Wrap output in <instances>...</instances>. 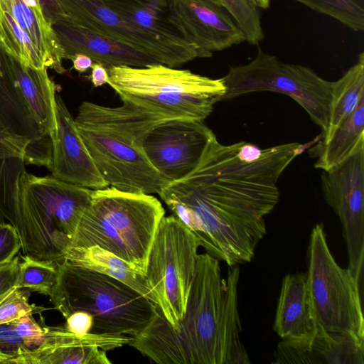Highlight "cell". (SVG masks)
I'll return each instance as SVG.
<instances>
[{
    "label": "cell",
    "mask_w": 364,
    "mask_h": 364,
    "mask_svg": "<svg viewBox=\"0 0 364 364\" xmlns=\"http://www.w3.org/2000/svg\"><path fill=\"white\" fill-rule=\"evenodd\" d=\"M174 16L184 39L204 55L245 41L230 16L209 0H171Z\"/></svg>",
    "instance_id": "obj_15"
},
{
    "label": "cell",
    "mask_w": 364,
    "mask_h": 364,
    "mask_svg": "<svg viewBox=\"0 0 364 364\" xmlns=\"http://www.w3.org/2000/svg\"><path fill=\"white\" fill-rule=\"evenodd\" d=\"M364 97V53L338 80L332 82L330 115L326 132L321 142L326 141L337 129L357 108Z\"/></svg>",
    "instance_id": "obj_25"
},
{
    "label": "cell",
    "mask_w": 364,
    "mask_h": 364,
    "mask_svg": "<svg viewBox=\"0 0 364 364\" xmlns=\"http://www.w3.org/2000/svg\"><path fill=\"white\" fill-rule=\"evenodd\" d=\"M326 14L355 31L364 30V0H294Z\"/></svg>",
    "instance_id": "obj_27"
},
{
    "label": "cell",
    "mask_w": 364,
    "mask_h": 364,
    "mask_svg": "<svg viewBox=\"0 0 364 364\" xmlns=\"http://www.w3.org/2000/svg\"><path fill=\"white\" fill-rule=\"evenodd\" d=\"M326 202L338 217L347 247L348 268L363 287L364 265V146L339 165L323 171Z\"/></svg>",
    "instance_id": "obj_12"
},
{
    "label": "cell",
    "mask_w": 364,
    "mask_h": 364,
    "mask_svg": "<svg viewBox=\"0 0 364 364\" xmlns=\"http://www.w3.org/2000/svg\"><path fill=\"white\" fill-rule=\"evenodd\" d=\"M164 215L161 203L151 194L112 187L93 190L70 247L98 246L145 274L149 251Z\"/></svg>",
    "instance_id": "obj_4"
},
{
    "label": "cell",
    "mask_w": 364,
    "mask_h": 364,
    "mask_svg": "<svg viewBox=\"0 0 364 364\" xmlns=\"http://www.w3.org/2000/svg\"><path fill=\"white\" fill-rule=\"evenodd\" d=\"M0 48L7 54L19 60L16 45L7 25L2 0H0Z\"/></svg>",
    "instance_id": "obj_35"
},
{
    "label": "cell",
    "mask_w": 364,
    "mask_h": 364,
    "mask_svg": "<svg viewBox=\"0 0 364 364\" xmlns=\"http://www.w3.org/2000/svg\"><path fill=\"white\" fill-rule=\"evenodd\" d=\"M259 8L266 9L269 7L272 0H253Z\"/></svg>",
    "instance_id": "obj_39"
},
{
    "label": "cell",
    "mask_w": 364,
    "mask_h": 364,
    "mask_svg": "<svg viewBox=\"0 0 364 364\" xmlns=\"http://www.w3.org/2000/svg\"><path fill=\"white\" fill-rule=\"evenodd\" d=\"M57 1L69 22L127 45L159 63L177 68L196 58H204L188 41L161 38L139 30L103 0Z\"/></svg>",
    "instance_id": "obj_11"
},
{
    "label": "cell",
    "mask_w": 364,
    "mask_h": 364,
    "mask_svg": "<svg viewBox=\"0 0 364 364\" xmlns=\"http://www.w3.org/2000/svg\"><path fill=\"white\" fill-rule=\"evenodd\" d=\"M64 259L119 280L156 305L145 274L108 250L98 246L69 247Z\"/></svg>",
    "instance_id": "obj_23"
},
{
    "label": "cell",
    "mask_w": 364,
    "mask_h": 364,
    "mask_svg": "<svg viewBox=\"0 0 364 364\" xmlns=\"http://www.w3.org/2000/svg\"><path fill=\"white\" fill-rule=\"evenodd\" d=\"M18 264L16 256L9 262L0 264V296L16 287Z\"/></svg>",
    "instance_id": "obj_33"
},
{
    "label": "cell",
    "mask_w": 364,
    "mask_h": 364,
    "mask_svg": "<svg viewBox=\"0 0 364 364\" xmlns=\"http://www.w3.org/2000/svg\"><path fill=\"white\" fill-rule=\"evenodd\" d=\"M214 136L202 120L166 119L149 131L143 149L151 166L171 183L185 178L197 167Z\"/></svg>",
    "instance_id": "obj_13"
},
{
    "label": "cell",
    "mask_w": 364,
    "mask_h": 364,
    "mask_svg": "<svg viewBox=\"0 0 364 364\" xmlns=\"http://www.w3.org/2000/svg\"><path fill=\"white\" fill-rule=\"evenodd\" d=\"M31 349L17 334L11 322L0 324V353L11 358L9 362Z\"/></svg>",
    "instance_id": "obj_31"
},
{
    "label": "cell",
    "mask_w": 364,
    "mask_h": 364,
    "mask_svg": "<svg viewBox=\"0 0 364 364\" xmlns=\"http://www.w3.org/2000/svg\"><path fill=\"white\" fill-rule=\"evenodd\" d=\"M70 60L73 62V68L80 73H85L91 68L94 62L89 56L82 53L74 55Z\"/></svg>",
    "instance_id": "obj_38"
},
{
    "label": "cell",
    "mask_w": 364,
    "mask_h": 364,
    "mask_svg": "<svg viewBox=\"0 0 364 364\" xmlns=\"http://www.w3.org/2000/svg\"><path fill=\"white\" fill-rule=\"evenodd\" d=\"M18 264L16 287L48 296L58 276V262L41 260L28 255Z\"/></svg>",
    "instance_id": "obj_26"
},
{
    "label": "cell",
    "mask_w": 364,
    "mask_h": 364,
    "mask_svg": "<svg viewBox=\"0 0 364 364\" xmlns=\"http://www.w3.org/2000/svg\"><path fill=\"white\" fill-rule=\"evenodd\" d=\"M11 76L38 126L41 134L52 138L56 132L55 83L49 77L47 68L26 66L6 53Z\"/></svg>",
    "instance_id": "obj_20"
},
{
    "label": "cell",
    "mask_w": 364,
    "mask_h": 364,
    "mask_svg": "<svg viewBox=\"0 0 364 364\" xmlns=\"http://www.w3.org/2000/svg\"><path fill=\"white\" fill-rule=\"evenodd\" d=\"M92 191L25 171L19 178L18 214L13 225L24 255L63 261Z\"/></svg>",
    "instance_id": "obj_6"
},
{
    "label": "cell",
    "mask_w": 364,
    "mask_h": 364,
    "mask_svg": "<svg viewBox=\"0 0 364 364\" xmlns=\"http://www.w3.org/2000/svg\"><path fill=\"white\" fill-rule=\"evenodd\" d=\"M21 249L16 229L10 223H0V264L11 261Z\"/></svg>",
    "instance_id": "obj_32"
},
{
    "label": "cell",
    "mask_w": 364,
    "mask_h": 364,
    "mask_svg": "<svg viewBox=\"0 0 364 364\" xmlns=\"http://www.w3.org/2000/svg\"><path fill=\"white\" fill-rule=\"evenodd\" d=\"M200 243L173 215L164 216L152 242L145 276L161 314L176 329L186 309Z\"/></svg>",
    "instance_id": "obj_10"
},
{
    "label": "cell",
    "mask_w": 364,
    "mask_h": 364,
    "mask_svg": "<svg viewBox=\"0 0 364 364\" xmlns=\"http://www.w3.org/2000/svg\"><path fill=\"white\" fill-rule=\"evenodd\" d=\"M11 323L17 334L30 349L38 347L43 342L45 329L36 321L33 314H26Z\"/></svg>",
    "instance_id": "obj_30"
},
{
    "label": "cell",
    "mask_w": 364,
    "mask_h": 364,
    "mask_svg": "<svg viewBox=\"0 0 364 364\" xmlns=\"http://www.w3.org/2000/svg\"><path fill=\"white\" fill-rule=\"evenodd\" d=\"M3 8L26 33L41 54L46 65L59 74L63 66V51L57 35L45 16L41 6H30L22 0H2Z\"/></svg>",
    "instance_id": "obj_21"
},
{
    "label": "cell",
    "mask_w": 364,
    "mask_h": 364,
    "mask_svg": "<svg viewBox=\"0 0 364 364\" xmlns=\"http://www.w3.org/2000/svg\"><path fill=\"white\" fill-rule=\"evenodd\" d=\"M272 363L364 364V338L332 333L320 326L311 336L282 340L273 352Z\"/></svg>",
    "instance_id": "obj_17"
},
{
    "label": "cell",
    "mask_w": 364,
    "mask_h": 364,
    "mask_svg": "<svg viewBox=\"0 0 364 364\" xmlns=\"http://www.w3.org/2000/svg\"><path fill=\"white\" fill-rule=\"evenodd\" d=\"M164 119L129 104L107 107L85 101L75 122L102 177L119 191L157 193L169 183L143 149L149 131Z\"/></svg>",
    "instance_id": "obj_3"
},
{
    "label": "cell",
    "mask_w": 364,
    "mask_h": 364,
    "mask_svg": "<svg viewBox=\"0 0 364 364\" xmlns=\"http://www.w3.org/2000/svg\"><path fill=\"white\" fill-rule=\"evenodd\" d=\"M306 274L318 325L328 332L364 338L363 287L348 267L334 259L321 224L310 234Z\"/></svg>",
    "instance_id": "obj_9"
},
{
    "label": "cell",
    "mask_w": 364,
    "mask_h": 364,
    "mask_svg": "<svg viewBox=\"0 0 364 364\" xmlns=\"http://www.w3.org/2000/svg\"><path fill=\"white\" fill-rule=\"evenodd\" d=\"M56 132L52 138L51 176L78 186L107 187L97 168L61 96L55 94Z\"/></svg>",
    "instance_id": "obj_16"
},
{
    "label": "cell",
    "mask_w": 364,
    "mask_h": 364,
    "mask_svg": "<svg viewBox=\"0 0 364 364\" xmlns=\"http://www.w3.org/2000/svg\"><path fill=\"white\" fill-rule=\"evenodd\" d=\"M222 78L225 85L222 100L259 91L287 95L304 108L312 122L321 129L322 135L326 132L332 82L322 78L311 68L282 62L259 48L250 62L230 67Z\"/></svg>",
    "instance_id": "obj_8"
},
{
    "label": "cell",
    "mask_w": 364,
    "mask_h": 364,
    "mask_svg": "<svg viewBox=\"0 0 364 364\" xmlns=\"http://www.w3.org/2000/svg\"><path fill=\"white\" fill-rule=\"evenodd\" d=\"M28 289L13 288L0 296V324L11 322L26 314L41 313L44 308L28 302Z\"/></svg>",
    "instance_id": "obj_29"
},
{
    "label": "cell",
    "mask_w": 364,
    "mask_h": 364,
    "mask_svg": "<svg viewBox=\"0 0 364 364\" xmlns=\"http://www.w3.org/2000/svg\"><path fill=\"white\" fill-rule=\"evenodd\" d=\"M38 347L13 359L10 364H111L107 351L129 344L128 336L77 335L63 326H43Z\"/></svg>",
    "instance_id": "obj_14"
},
{
    "label": "cell",
    "mask_w": 364,
    "mask_h": 364,
    "mask_svg": "<svg viewBox=\"0 0 364 364\" xmlns=\"http://www.w3.org/2000/svg\"><path fill=\"white\" fill-rule=\"evenodd\" d=\"M48 296L66 318L81 311L92 316L90 333L134 337L152 321L159 307L126 284L63 259Z\"/></svg>",
    "instance_id": "obj_5"
},
{
    "label": "cell",
    "mask_w": 364,
    "mask_h": 364,
    "mask_svg": "<svg viewBox=\"0 0 364 364\" xmlns=\"http://www.w3.org/2000/svg\"><path fill=\"white\" fill-rule=\"evenodd\" d=\"M91 70L90 80L95 87L109 83V74L104 65L93 62Z\"/></svg>",
    "instance_id": "obj_37"
},
{
    "label": "cell",
    "mask_w": 364,
    "mask_h": 364,
    "mask_svg": "<svg viewBox=\"0 0 364 364\" xmlns=\"http://www.w3.org/2000/svg\"><path fill=\"white\" fill-rule=\"evenodd\" d=\"M52 26L62 47L63 59L70 60L74 55L82 53L107 68L121 65L145 67L159 63L127 45L69 21H58Z\"/></svg>",
    "instance_id": "obj_18"
},
{
    "label": "cell",
    "mask_w": 364,
    "mask_h": 364,
    "mask_svg": "<svg viewBox=\"0 0 364 364\" xmlns=\"http://www.w3.org/2000/svg\"><path fill=\"white\" fill-rule=\"evenodd\" d=\"M306 272L287 274L282 281L273 328L282 340L313 336L318 328Z\"/></svg>",
    "instance_id": "obj_19"
},
{
    "label": "cell",
    "mask_w": 364,
    "mask_h": 364,
    "mask_svg": "<svg viewBox=\"0 0 364 364\" xmlns=\"http://www.w3.org/2000/svg\"><path fill=\"white\" fill-rule=\"evenodd\" d=\"M107 69L108 85L122 103L164 120L186 118L203 121L225 92L222 77L213 79L161 63Z\"/></svg>",
    "instance_id": "obj_7"
},
{
    "label": "cell",
    "mask_w": 364,
    "mask_h": 364,
    "mask_svg": "<svg viewBox=\"0 0 364 364\" xmlns=\"http://www.w3.org/2000/svg\"><path fill=\"white\" fill-rule=\"evenodd\" d=\"M306 148L297 142L224 145L215 136L197 167L159 196L206 253L228 267L250 262L267 234L264 217L279 201V178Z\"/></svg>",
    "instance_id": "obj_1"
},
{
    "label": "cell",
    "mask_w": 364,
    "mask_h": 364,
    "mask_svg": "<svg viewBox=\"0 0 364 364\" xmlns=\"http://www.w3.org/2000/svg\"><path fill=\"white\" fill-rule=\"evenodd\" d=\"M364 146V97L352 114L341 124L325 142L318 146L314 166L328 171Z\"/></svg>",
    "instance_id": "obj_24"
},
{
    "label": "cell",
    "mask_w": 364,
    "mask_h": 364,
    "mask_svg": "<svg viewBox=\"0 0 364 364\" xmlns=\"http://www.w3.org/2000/svg\"><path fill=\"white\" fill-rule=\"evenodd\" d=\"M103 1L144 32L161 38L186 41L174 16L171 0Z\"/></svg>",
    "instance_id": "obj_22"
},
{
    "label": "cell",
    "mask_w": 364,
    "mask_h": 364,
    "mask_svg": "<svg viewBox=\"0 0 364 364\" xmlns=\"http://www.w3.org/2000/svg\"><path fill=\"white\" fill-rule=\"evenodd\" d=\"M239 265L225 278L219 260L198 254L185 314L176 329L160 309L129 346L159 364H249L241 340Z\"/></svg>",
    "instance_id": "obj_2"
},
{
    "label": "cell",
    "mask_w": 364,
    "mask_h": 364,
    "mask_svg": "<svg viewBox=\"0 0 364 364\" xmlns=\"http://www.w3.org/2000/svg\"><path fill=\"white\" fill-rule=\"evenodd\" d=\"M46 18L54 23L68 21V18L57 0H38Z\"/></svg>",
    "instance_id": "obj_36"
},
{
    "label": "cell",
    "mask_w": 364,
    "mask_h": 364,
    "mask_svg": "<svg viewBox=\"0 0 364 364\" xmlns=\"http://www.w3.org/2000/svg\"><path fill=\"white\" fill-rule=\"evenodd\" d=\"M65 328L77 335L90 333L92 327V316L85 311H75L66 318Z\"/></svg>",
    "instance_id": "obj_34"
},
{
    "label": "cell",
    "mask_w": 364,
    "mask_h": 364,
    "mask_svg": "<svg viewBox=\"0 0 364 364\" xmlns=\"http://www.w3.org/2000/svg\"><path fill=\"white\" fill-rule=\"evenodd\" d=\"M222 6L242 31L245 41L257 46L264 39L258 6L253 0H220Z\"/></svg>",
    "instance_id": "obj_28"
},
{
    "label": "cell",
    "mask_w": 364,
    "mask_h": 364,
    "mask_svg": "<svg viewBox=\"0 0 364 364\" xmlns=\"http://www.w3.org/2000/svg\"><path fill=\"white\" fill-rule=\"evenodd\" d=\"M209 1H212L213 3H214L215 4H218V5L222 6L220 0H209Z\"/></svg>",
    "instance_id": "obj_40"
}]
</instances>
